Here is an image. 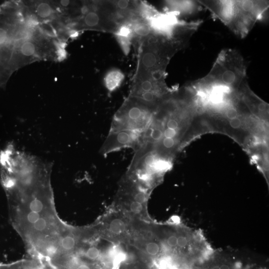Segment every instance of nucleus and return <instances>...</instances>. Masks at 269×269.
<instances>
[{
	"label": "nucleus",
	"instance_id": "nucleus-10",
	"mask_svg": "<svg viewBox=\"0 0 269 269\" xmlns=\"http://www.w3.org/2000/svg\"><path fill=\"white\" fill-rule=\"evenodd\" d=\"M126 225L122 219L116 218L113 220L109 226V231L113 234L120 235L126 230Z\"/></svg>",
	"mask_w": 269,
	"mask_h": 269
},
{
	"label": "nucleus",
	"instance_id": "nucleus-9",
	"mask_svg": "<svg viewBox=\"0 0 269 269\" xmlns=\"http://www.w3.org/2000/svg\"><path fill=\"white\" fill-rule=\"evenodd\" d=\"M124 78L125 76L121 70L117 69H111L104 77L105 86L109 92H113L120 87Z\"/></svg>",
	"mask_w": 269,
	"mask_h": 269
},
{
	"label": "nucleus",
	"instance_id": "nucleus-13",
	"mask_svg": "<svg viewBox=\"0 0 269 269\" xmlns=\"http://www.w3.org/2000/svg\"><path fill=\"white\" fill-rule=\"evenodd\" d=\"M43 208V205L41 201L37 199H35L31 201L29 204V209L32 212L39 213Z\"/></svg>",
	"mask_w": 269,
	"mask_h": 269
},
{
	"label": "nucleus",
	"instance_id": "nucleus-19",
	"mask_svg": "<svg viewBox=\"0 0 269 269\" xmlns=\"http://www.w3.org/2000/svg\"><path fill=\"white\" fill-rule=\"evenodd\" d=\"M226 116L230 120L237 118L238 113L236 109L230 108L226 112Z\"/></svg>",
	"mask_w": 269,
	"mask_h": 269
},
{
	"label": "nucleus",
	"instance_id": "nucleus-12",
	"mask_svg": "<svg viewBox=\"0 0 269 269\" xmlns=\"http://www.w3.org/2000/svg\"><path fill=\"white\" fill-rule=\"evenodd\" d=\"M145 251L150 256H156L159 252L158 245L153 242L148 243L145 246Z\"/></svg>",
	"mask_w": 269,
	"mask_h": 269
},
{
	"label": "nucleus",
	"instance_id": "nucleus-1",
	"mask_svg": "<svg viewBox=\"0 0 269 269\" xmlns=\"http://www.w3.org/2000/svg\"><path fill=\"white\" fill-rule=\"evenodd\" d=\"M246 75L243 57L237 51L227 49L221 51L210 71L197 83L202 86H225L232 90L241 83Z\"/></svg>",
	"mask_w": 269,
	"mask_h": 269
},
{
	"label": "nucleus",
	"instance_id": "nucleus-15",
	"mask_svg": "<svg viewBox=\"0 0 269 269\" xmlns=\"http://www.w3.org/2000/svg\"><path fill=\"white\" fill-rule=\"evenodd\" d=\"M100 252L99 249L96 247L89 248L86 253V256L91 260H96L100 256Z\"/></svg>",
	"mask_w": 269,
	"mask_h": 269
},
{
	"label": "nucleus",
	"instance_id": "nucleus-4",
	"mask_svg": "<svg viewBox=\"0 0 269 269\" xmlns=\"http://www.w3.org/2000/svg\"><path fill=\"white\" fill-rule=\"evenodd\" d=\"M268 6L267 1L234 0L233 12L226 25L236 35L244 37L256 22L263 17Z\"/></svg>",
	"mask_w": 269,
	"mask_h": 269
},
{
	"label": "nucleus",
	"instance_id": "nucleus-5",
	"mask_svg": "<svg viewBox=\"0 0 269 269\" xmlns=\"http://www.w3.org/2000/svg\"><path fill=\"white\" fill-rule=\"evenodd\" d=\"M167 91L165 82H156L150 78H134L128 97L155 111L163 101Z\"/></svg>",
	"mask_w": 269,
	"mask_h": 269
},
{
	"label": "nucleus",
	"instance_id": "nucleus-21",
	"mask_svg": "<svg viewBox=\"0 0 269 269\" xmlns=\"http://www.w3.org/2000/svg\"><path fill=\"white\" fill-rule=\"evenodd\" d=\"M167 244L170 247H173L177 245V238L175 236H171L167 240Z\"/></svg>",
	"mask_w": 269,
	"mask_h": 269
},
{
	"label": "nucleus",
	"instance_id": "nucleus-20",
	"mask_svg": "<svg viewBox=\"0 0 269 269\" xmlns=\"http://www.w3.org/2000/svg\"><path fill=\"white\" fill-rule=\"evenodd\" d=\"M229 124L230 126L233 129H238L240 128L242 125L241 120L238 118L230 120Z\"/></svg>",
	"mask_w": 269,
	"mask_h": 269
},
{
	"label": "nucleus",
	"instance_id": "nucleus-3",
	"mask_svg": "<svg viewBox=\"0 0 269 269\" xmlns=\"http://www.w3.org/2000/svg\"><path fill=\"white\" fill-rule=\"evenodd\" d=\"M154 112L128 97L115 114L110 131L130 130L142 133L151 122Z\"/></svg>",
	"mask_w": 269,
	"mask_h": 269
},
{
	"label": "nucleus",
	"instance_id": "nucleus-17",
	"mask_svg": "<svg viewBox=\"0 0 269 269\" xmlns=\"http://www.w3.org/2000/svg\"><path fill=\"white\" fill-rule=\"evenodd\" d=\"M46 222L43 218H40L35 223L34 228L37 231H43L46 227Z\"/></svg>",
	"mask_w": 269,
	"mask_h": 269
},
{
	"label": "nucleus",
	"instance_id": "nucleus-22",
	"mask_svg": "<svg viewBox=\"0 0 269 269\" xmlns=\"http://www.w3.org/2000/svg\"><path fill=\"white\" fill-rule=\"evenodd\" d=\"M57 251V249L54 245H50L46 249V254L50 256H54L56 253Z\"/></svg>",
	"mask_w": 269,
	"mask_h": 269
},
{
	"label": "nucleus",
	"instance_id": "nucleus-2",
	"mask_svg": "<svg viewBox=\"0 0 269 269\" xmlns=\"http://www.w3.org/2000/svg\"><path fill=\"white\" fill-rule=\"evenodd\" d=\"M170 166L169 160L160 156L153 145L143 143L134 151L128 173L132 177H135L140 183L147 185L152 181L154 175L166 171Z\"/></svg>",
	"mask_w": 269,
	"mask_h": 269
},
{
	"label": "nucleus",
	"instance_id": "nucleus-7",
	"mask_svg": "<svg viewBox=\"0 0 269 269\" xmlns=\"http://www.w3.org/2000/svg\"><path fill=\"white\" fill-rule=\"evenodd\" d=\"M114 34L124 53L126 55L128 54L134 40L133 32L130 22L121 24Z\"/></svg>",
	"mask_w": 269,
	"mask_h": 269
},
{
	"label": "nucleus",
	"instance_id": "nucleus-11",
	"mask_svg": "<svg viewBox=\"0 0 269 269\" xmlns=\"http://www.w3.org/2000/svg\"><path fill=\"white\" fill-rule=\"evenodd\" d=\"M75 241L71 236H66L61 241V246L66 250H71L75 246Z\"/></svg>",
	"mask_w": 269,
	"mask_h": 269
},
{
	"label": "nucleus",
	"instance_id": "nucleus-14",
	"mask_svg": "<svg viewBox=\"0 0 269 269\" xmlns=\"http://www.w3.org/2000/svg\"><path fill=\"white\" fill-rule=\"evenodd\" d=\"M165 127L166 128L174 130L178 132L179 124L176 118H170L166 122Z\"/></svg>",
	"mask_w": 269,
	"mask_h": 269
},
{
	"label": "nucleus",
	"instance_id": "nucleus-16",
	"mask_svg": "<svg viewBox=\"0 0 269 269\" xmlns=\"http://www.w3.org/2000/svg\"><path fill=\"white\" fill-rule=\"evenodd\" d=\"M130 208L131 212L135 214L141 213L143 209L142 204L134 200L132 201Z\"/></svg>",
	"mask_w": 269,
	"mask_h": 269
},
{
	"label": "nucleus",
	"instance_id": "nucleus-18",
	"mask_svg": "<svg viewBox=\"0 0 269 269\" xmlns=\"http://www.w3.org/2000/svg\"><path fill=\"white\" fill-rule=\"evenodd\" d=\"M27 218L29 222L34 224L40 218V215L38 213L31 211L28 214Z\"/></svg>",
	"mask_w": 269,
	"mask_h": 269
},
{
	"label": "nucleus",
	"instance_id": "nucleus-6",
	"mask_svg": "<svg viewBox=\"0 0 269 269\" xmlns=\"http://www.w3.org/2000/svg\"><path fill=\"white\" fill-rule=\"evenodd\" d=\"M142 133L130 130L110 131L103 144L100 153L106 156L123 148H131L134 151L141 145Z\"/></svg>",
	"mask_w": 269,
	"mask_h": 269
},
{
	"label": "nucleus",
	"instance_id": "nucleus-23",
	"mask_svg": "<svg viewBox=\"0 0 269 269\" xmlns=\"http://www.w3.org/2000/svg\"><path fill=\"white\" fill-rule=\"evenodd\" d=\"M76 269H91L87 265L81 264L78 266Z\"/></svg>",
	"mask_w": 269,
	"mask_h": 269
},
{
	"label": "nucleus",
	"instance_id": "nucleus-8",
	"mask_svg": "<svg viewBox=\"0 0 269 269\" xmlns=\"http://www.w3.org/2000/svg\"><path fill=\"white\" fill-rule=\"evenodd\" d=\"M197 2L193 1H166V7L167 11L172 12L178 15L180 14H190L198 10Z\"/></svg>",
	"mask_w": 269,
	"mask_h": 269
}]
</instances>
